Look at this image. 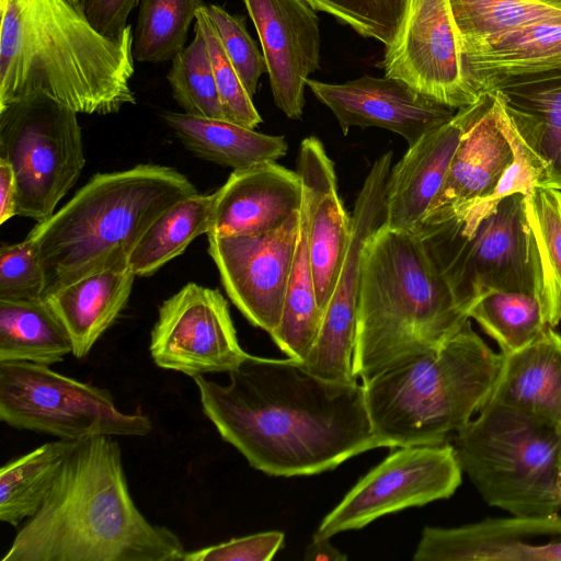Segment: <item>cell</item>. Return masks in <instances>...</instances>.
I'll return each instance as SVG.
<instances>
[{"mask_svg": "<svg viewBox=\"0 0 561 561\" xmlns=\"http://www.w3.org/2000/svg\"><path fill=\"white\" fill-rule=\"evenodd\" d=\"M561 9V0H535Z\"/></svg>", "mask_w": 561, "mask_h": 561, "instance_id": "cell-47", "label": "cell"}, {"mask_svg": "<svg viewBox=\"0 0 561 561\" xmlns=\"http://www.w3.org/2000/svg\"><path fill=\"white\" fill-rule=\"evenodd\" d=\"M136 275L114 267L72 282L45 298L67 330L72 355L87 356L126 307Z\"/></svg>", "mask_w": 561, "mask_h": 561, "instance_id": "cell-25", "label": "cell"}, {"mask_svg": "<svg viewBox=\"0 0 561 561\" xmlns=\"http://www.w3.org/2000/svg\"><path fill=\"white\" fill-rule=\"evenodd\" d=\"M204 0H140L134 34V57L159 64L173 60L186 46L187 34Z\"/></svg>", "mask_w": 561, "mask_h": 561, "instance_id": "cell-34", "label": "cell"}, {"mask_svg": "<svg viewBox=\"0 0 561 561\" xmlns=\"http://www.w3.org/2000/svg\"><path fill=\"white\" fill-rule=\"evenodd\" d=\"M414 232L468 317L471 307L492 290L538 297L536 249L524 195L502 199L468 237L449 220L420 226Z\"/></svg>", "mask_w": 561, "mask_h": 561, "instance_id": "cell-8", "label": "cell"}, {"mask_svg": "<svg viewBox=\"0 0 561 561\" xmlns=\"http://www.w3.org/2000/svg\"><path fill=\"white\" fill-rule=\"evenodd\" d=\"M174 168L138 164L98 173L28 232L45 272V297L91 274L128 265L135 247L167 208L196 194Z\"/></svg>", "mask_w": 561, "mask_h": 561, "instance_id": "cell-5", "label": "cell"}, {"mask_svg": "<svg viewBox=\"0 0 561 561\" xmlns=\"http://www.w3.org/2000/svg\"><path fill=\"white\" fill-rule=\"evenodd\" d=\"M46 279L36 244L25 240L0 248V300L45 298Z\"/></svg>", "mask_w": 561, "mask_h": 561, "instance_id": "cell-41", "label": "cell"}, {"mask_svg": "<svg viewBox=\"0 0 561 561\" xmlns=\"http://www.w3.org/2000/svg\"><path fill=\"white\" fill-rule=\"evenodd\" d=\"M501 122L502 128L512 146L514 159L502 175L494 192L489 197L472 207L461 217L449 219L459 233L466 237L470 236L476 230L483 218L496 209L502 199L517 193L528 196L537 186L539 171L536 169L527 149L524 147L514 129L505 110L503 99Z\"/></svg>", "mask_w": 561, "mask_h": 561, "instance_id": "cell-37", "label": "cell"}, {"mask_svg": "<svg viewBox=\"0 0 561 561\" xmlns=\"http://www.w3.org/2000/svg\"><path fill=\"white\" fill-rule=\"evenodd\" d=\"M265 58L275 105L300 119L306 81L320 67L317 11L306 0H243Z\"/></svg>", "mask_w": 561, "mask_h": 561, "instance_id": "cell-16", "label": "cell"}, {"mask_svg": "<svg viewBox=\"0 0 561 561\" xmlns=\"http://www.w3.org/2000/svg\"><path fill=\"white\" fill-rule=\"evenodd\" d=\"M415 561H561V513L541 518H485L425 527Z\"/></svg>", "mask_w": 561, "mask_h": 561, "instance_id": "cell-18", "label": "cell"}, {"mask_svg": "<svg viewBox=\"0 0 561 561\" xmlns=\"http://www.w3.org/2000/svg\"><path fill=\"white\" fill-rule=\"evenodd\" d=\"M559 72H561V46L530 60L486 71L474 79V85L482 93L488 85L501 79Z\"/></svg>", "mask_w": 561, "mask_h": 561, "instance_id": "cell-44", "label": "cell"}, {"mask_svg": "<svg viewBox=\"0 0 561 561\" xmlns=\"http://www.w3.org/2000/svg\"><path fill=\"white\" fill-rule=\"evenodd\" d=\"M167 80L185 114L226 121L207 44L196 24L193 41L173 58Z\"/></svg>", "mask_w": 561, "mask_h": 561, "instance_id": "cell-35", "label": "cell"}, {"mask_svg": "<svg viewBox=\"0 0 561 561\" xmlns=\"http://www.w3.org/2000/svg\"><path fill=\"white\" fill-rule=\"evenodd\" d=\"M215 193L194 194L167 208L150 225L131 252L128 266L147 277L181 255L188 244L210 229Z\"/></svg>", "mask_w": 561, "mask_h": 561, "instance_id": "cell-28", "label": "cell"}, {"mask_svg": "<svg viewBox=\"0 0 561 561\" xmlns=\"http://www.w3.org/2000/svg\"><path fill=\"white\" fill-rule=\"evenodd\" d=\"M453 446L462 473L490 506L524 518L561 513V427L486 402Z\"/></svg>", "mask_w": 561, "mask_h": 561, "instance_id": "cell-7", "label": "cell"}, {"mask_svg": "<svg viewBox=\"0 0 561 561\" xmlns=\"http://www.w3.org/2000/svg\"><path fill=\"white\" fill-rule=\"evenodd\" d=\"M462 58L483 44L551 18L561 9L535 0H449Z\"/></svg>", "mask_w": 561, "mask_h": 561, "instance_id": "cell-32", "label": "cell"}, {"mask_svg": "<svg viewBox=\"0 0 561 561\" xmlns=\"http://www.w3.org/2000/svg\"><path fill=\"white\" fill-rule=\"evenodd\" d=\"M502 355L486 402L526 411L561 427V334L547 327L527 346Z\"/></svg>", "mask_w": 561, "mask_h": 561, "instance_id": "cell-24", "label": "cell"}, {"mask_svg": "<svg viewBox=\"0 0 561 561\" xmlns=\"http://www.w3.org/2000/svg\"><path fill=\"white\" fill-rule=\"evenodd\" d=\"M282 531H264L185 552L182 561H268L284 545Z\"/></svg>", "mask_w": 561, "mask_h": 561, "instance_id": "cell-42", "label": "cell"}, {"mask_svg": "<svg viewBox=\"0 0 561 561\" xmlns=\"http://www.w3.org/2000/svg\"><path fill=\"white\" fill-rule=\"evenodd\" d=\"M461 479L451 443L400 447L347 492L313 536L331 538L360 529L383 515L448 499Z\"/></svg>", "mask_w": 561, "mask_h": 561, "instance_id": "cell-11", "label": "cell"}, {"mask_svg": "<svg viewBox=\"0 0 561 561\" xmlns=\"http://www.w3.org/2000/svg\"><path fill=\"white\" fill-rule=\"evenodd\" d=\"M70 353L69 334L46 298L0 300V362L50 366Z\"/></svg>", "mask_w": 561, "mask_h": 561, "instance_id": "cell-27", "label": "cell"}, {"mask_svg": "<svg viewBox=\"0 0 561 561\" xmlns=\"http://www.w3.org/2000/svg\"><path fill=\"white\" fill-rule=\"evenodd\" d=\"M306 85L331 110L344 135L352 126H374L402 136L410 147L455 114L387 76L366 75L343 83L309 78Z\"/></svg>", "mask_w": 561, "mask_h": 561, "instance_id": "cell-17", "label": "cell"}, {"mask_svg": "<svg viewBox=\"0 0 561 561\" xmlns=\"http://www.w3.org/2000/svg\"><path fill=\"white\" fill-rule=\"evenodd\" d=\"M526 198L539 274L538 298L547 324L561 323V190L536 186Z\"/></svg>", "mask_w": 561, "mask_h": 561, "instance_id": "cell-31", "label": "cell"}, {"mask_svg": "<svg viewBox=\"0 0 561 561\" xmlns=\"http://www.w3.org/2000/svg\"><path fill=\"white\" fill-rule=\"evenodd\" d=\"M0 106L46 94L78 114L135 104L134 33L102 35L68 0H0Z\"/></svg>", "mask_w": 561, "mask_h": 561, "instance_id": "cell-3", "label": "cell"}, {"mask_svg": "<svg viewBox=\"0 0 561 561\" xmlns=\"http://www.w3.org/2000/svg\"><path fill=\"white\" fill-rule=\"evenodd\" d=\"M185 552L135 504L118 443L94 435L75 443L2 561H182Z\"/></svg>", "mask_w": 561, "mask_h": 561, "instance_id": "cell-2", "label": "cell"}, {"mask_svg": "<svg viewBox=\"0 0 561 561\" xmlns=\"http://www.w3.org/2000/svg\"><path fill=\"white\" fill-rule=\"evenodd\" d=\"M204 8L197 11L195 24L199 27L207 44L225 118L233 124L254 129L262 123L261 115L230 61Z\"/></svg>", "mask_w": 561, "mask_h": 561, "instance_id": "cell-38", "label": "cell"}, {"mask_svg": "<svg viewBox=\"0 0 561 561\" xmlns=\"http://www.w3.org/2000/svg\"><path fill=\"white\" fill-rule=\"evenodd\" d=\"M139 3L140 0H84V14L102 35L116 38L128 25L127 19Z\"/></svg>", "mask_w": 561, "mask_h": 561, "instance_id": "cell-43", "label": "cell"}, {"mask_svg": "<svg viewBox=\"0 0 561 561\" xmlns=\"http://www.w3.org/2000/svg\"><path fill=\"white\" fill-rule=\"evenodd\" d=\"M469 319L420 236L382 225L363 255L353 374L367 380L436 351Z\"/></svg>", "mask_w": 561, "mask_h": 561, "instance_id": "cell-4", "label": "cell"}, {"mask_svg": "<svg viewBox=\"0 0 561 561\" xmlns=\"http://www.w3.org/2000/svg\"><path fill=\"white\" fill-rule=\"evenodd\" d=\"M78 113L42 93L0 106V159L14 172L16 216L43 222L85 164Z\"/></svg>", "mask_w": 561, "mask_h": 561, "instance_id": "cell-9", "label": "cell"}, {"mask_svg": "<svg viewBox=\"0 0 561 561\" xmlns=\"http://www.w3.org/2000/svg\"><path fill=\"white\" fill-rule=\"evenodd\" d=\"M484 105V91L472 104L410 146L390 170L385 198L383 225L414 232L443 185L454 154Z\"/></svg>", "mask_w": 561, "mask_h": 561, "instance_id": "cell-20", "label": "cell"}, {"mask_svg": "<svg viewBox=\"0 0 561 561\" xmlns=\"http://www.w3.org/2000/svg\"><path fill=\"white\" fill-rule=\"evenodd\" d=\"M501 111L500 92L485 90L483 108L463 135L443 185L417 228L461 217L494 192L514 159Z\"/></svg>", "mask_w": 561, "mask_h": 561, "instance_id": "cell-19", "label": "cell"}, {"mask_svg": "<svg viewBox=\"0 0 561 561\" xmlns=\"http://www.w3.org/2000/svg\"><path fill=\"white\" fill-rule=\"evenodd\" d=\"M229 377L228 385L193 377L202 409L221 438L266 474H318L378 448L357 381L317 377L289 357L253 355Z\"/></svg>", "mask_w": 561, "mask_h": 561, "instance_id": "cell-1", "label": "cell"}, {"mask_svg": "<svg viewBox=\"0 0 561 561\" xmlns=\"http://www.w3.org/2000/svg\"><path fill=\"white\" fill-rule=\"evenodd\" d=\"M0 420L16 430L66 440L94 435L146 436L142 413H125L112 393L31 362H0Z\"/></svg>", "mask_w": 561, "mask_h": 561, "instance_id": "cell-10", "label": "cell"}, {"mask_svg": "<svg viewBox=\"0 0 561 561\" xmlns=\"http://www.w3.org/2000/svg\"><path fill=\"white\" fill-rule=\"evenodd\" d=\"M485 90L501 92L510 121L539 171L537 186L561 190V72L505 78Z\"/></svg>", "mask_w": 561, "mask_h": 561, "instance_id": "cell-23", "label": "cell"}, {"mask_svg": "<svg viewBox=\"0 0 561 561\" xmlns=\"http://www.w3.org/2000/svg\"><path fill=\"white\" fill-rule=\"evenodd\" d=\"M392 152L382 153L373 164L355 201L350 244L323 313L317 340L300 363L312 375L343 383L356 382L353 353L360 272L365 247L385 222L386 186Z\"/></svg>", "mask_w": 561, "mask_h": 561, "instance_id": "cell-13", "label": "cell"}, {"mask_svg": "<svg viewBox=\"0 0 561 561\" xmlns=\"http://www.w3.org/2000/svg\"><path fill=\"white\" fill-rule=\"evenodd\" d=\"M502 363L468 320L438 350L363 380L378 447L448 442L489 400Z\"/></svg>", "mask_w": 561, "mask_h": 561, "instance_id": "cell-6", "label": "cell"}, {"mask_svg": "<svg viewBox=\"0 0 561 561\" xmlns=\"http://www.w3.org/2000/svg\"><path fill=\"white\" fill-rule=\"evenodd\" d=\"M75 443L49 442L1 467V522L19 527L39 510Z\"/></svg>", "mask_w": 561, "mask_h": 561, "instance_id": "cell-29", "label": "cell"}, {"mask_svg": "<svg viewBox=\"0 0 561 561\" xmlns=\"http://www.w3.org/2000/svg\"><path fill=\"white\" fill-rule=\"evenodd\" d=\"M502 354L514 353L535 341L547 324L542 306L534 294L492 290L469 310Z\"/></svg>", "mask_w": 561, "mask_h": 561, "instance_id": "cell-33", "label": "cell"}, {"mask_svg": "<svg viewBox=\"0 0 561 561\" xmlns=\"http://www.w3.org/2000/svg\"><path fill=\"white\" fill-rule=\"evenodd\" d=\"M323 312L318 306L308 248L307 209L302 197L300 231L282 319L271 334L289 358L302 363L319 334Z\"/></svg>", "mask_w": 561, "mask_h": 561, "instance_id": "cell-30", "label": "cell"}, {"mask_svg": "<svg viewBox=\"0 0 561 561\" xmlns=\"http://www.w3.org/2000/svg\"><path fill=\"white\" fill-rule=\"evenodd\" d=\"M364 37L387 46L402 19L405 0H306Z\"/></svg>", "mask_w": 561, "mask_h": 561, "instance_id": "cell-39", "label": "cell"}, {"mask_svg": "<svg viewBox=\"0 0 561 561\" xmlns=\"http://www.w3.org/2000/svg\"><path fill=\"white\" fill-rule=\"evenodd\" d=\"M18 191L12 167L0 159V225L16 216Z\"/></svg>", "mask_w": 561, "mask_h": 561, "instance_id": "cell-45", "label": "cell"}, {"mask_svg": "<svg viewBox=\"0 0 561 561\" xmlns=\"http://www.w3.org/2000/svg\"><path fill=\"white\" fill-rule=\"evenodd\" d=\"M300 231V210L279 228L251 236H207L224 288L244 318L270 335L278 327Z\"/></svg>", "mask_w": 561, "mask_h": 561, "instance_id": "cell-15", "label": "cell"}, {"mask_svg": "<svg viewBox=\"0 0 561 561\" xmlns=\"http://www.w3.org/2000/svg\"><path fill=\"white\" fill-rule=\"evenodd\" d=\"M161 118L193 154L233 170L275 162L288 149L283 136L265 135L224 119L169 111Z\"/></svg>", "mask_w": 561, "mask_h": 561, "instance_id": "cell-26", "label": "cell"}, {"mask_svg": "<svg viewBox=\"0 0 561 561\" xmlns=\"http://www.w3.org/2000/svg\"><path fill=\"white\" fill-rule=\"evenodd\" d=\"M71 4H73L77 9L84 12V0H68Z\"/></svg>", "mask_w": 561, "mask_h": 561, "instance_id": "cell-48", "label": "cell"}, {"mask_svg": "<svg viewBox=\"0 0 561 561\" xmlns=\"http://www.w3.org/2000/svg\"><path fill=\"white\" fill-rule=\"evenodd\" d=\"M302 205L297 171L276 162L233 170L215 192L207 236L233 237L270 232L284 225Z\"/></svg>", "mask_w": 561, "mask_h": 561, "instance_id": "cell-22", "label": "cell"}, {"mask_svg": "<svg viewBox=\"0 0 561 561\" xmlns=\"http://www.w3.org/2000/svg\"><path fill=\"white\" fill-rule=\"evenodd\" d=\"M381 65L385 76L451 110L481 95L467 72L449 0H405Z\"/></svg>", "mask_w": 561, "mask_h": 561, "instance_id": "cell-12", "label": "cell"}, {"mask_svg": "<svg viewBox=\"0 0 561 561\" xmlns=\"http://www.w3.org/2000/svg\"><path fill=\"white\" fill-rule=\"evenodd\" d=\"M347 557L331 545L330 538L312 537L305 551V560L343 561Z\"/></svg>", "mask_w": 561, "mask_h": 561, "instance_id": "cell-46", "label": "cell"}, {"mask_svg": "<svg viewBox=\"0 0 561 561\" xmlns=\"http://www.w3.org/2000/svg\"><path fill=\"white\" fill-rule=\"evenodd\" d=\"M244 88L253 98L261 76L266 72L263 53L248 32L245 18L227 12L217 4L204 8Z\"/></svg>", "mask_w": 561, "mask_h": 561, "instance_id": "cell-40", "label": "cell"}, {"mask_svg": "<svg viewBox=\"0 0 561 561\" xmlns=\"http://www.w3.org/2000/svg\"><path fill=\"white\" fill-rule=\"evenodd\" d=\"M560 46L561 16H557L496 37L465 56L463 62L474 84V79L486 71L530 60Z\"/></svg>", "mask_w": 561, "mask_h": 561, "instance_id": "cell-36", "label": "cell"}, {"mask_svg": "<svg viewBox=\"0 0 561 561\" xmlns=\"http://www.w3.org/2000/svg\"><path fill=\"white\" fill-rule=\"evenodd\" d=\"M149 351L160 368L192 378L230 373L250 355L239 344L225 297L196 283H187L162 302Z\"/></svg>", "mask_w": 561, "mask_h": 561, "instance_id": "cell-14", "label": "cell"}, {"mask_svg": "<svg viewBox=\"0 0 561 561\" xmlns=\"http://www.w3.org/2000/svg\"><path fill=\"white\" fill-rule=\"evenodd\" d=\"M297 173L307 209L316 296L324 313L350 244L352 218L339 196L334 164L318 138L301 141Z\"/></svg>", "mask_w": 561, "mask_h": 561, "instance_id": "cell-21", "label": "cell"}]
</instances>
